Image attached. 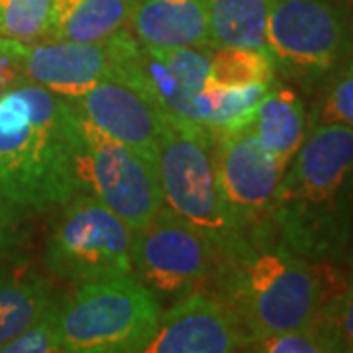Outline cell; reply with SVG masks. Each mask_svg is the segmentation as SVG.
<instances>
[{"mask_svg":"<svg viewBox=\"0 0 353 353\" xmlns=\"http://www.w3.org/2000/svg\"><path fill=\"white\" fill-rule=\"evenodd\" d=\"M271 0H208L212 50L252 48L265 51Z\"/></svg>","mask_w":353,"mask_h":353,"instance_id":"18","label":"cell"},{"mask_svg":"<svg viewBox=\"0 0 353 353\" xmlns=\"http://www.w3.org/2000/svg\"><path fill=\"white\" fill-rule=\"evenodd\" d=\"M128 32L150 50H212L208 0H134Z\"/></svg>","mask_w":353,"mask_h":353,"instance_id":"14","label":"cell"},{"mask_svg":"<svg viewBox=\"0 0 353 353\" xmlns=\"http://www.w3.org/2000/svg\"><path fill=\"white\" fill-rule=\"evenodd\" d=\"M79 179L83 192L112 208L134 232L163 208L157 163L114 139L77 112Z\"/></svg>","mask_w":353,"mask_h":353,"instance_id":"8","label":"cell"},{"mask_svg":"<svg viewBox=\"0 0 353 353\" xmlns=\"http://www.w3.org/2000/svg\"><path fill=\"white\" fill-rule=\"evenodd\" d=\"M157 175L165 206L212 241L222 261L250 245L228 210L216 175L214 138L206 128L163 116Z\"/></svg>","mask_w":353,"mask_h":353,"instance_id":"4","label":"cell"},{"mask_svg":"<svg viewBox=\"0 0 353 353\" xmlns=\"http://www.w3.org/2000/svg\"><path fill=\"white\" fill-rule=\"evenodd\" d=\"M14 53L18 59L22 81L36 83L53 94L75 101L102 81H112V55L106 41H16Z\"/></svg>","mask_w":353,"mask_h":353,"instance_id":"12","label":"cell"},{"mask_svg":"<svg viewBox=\"0 0 353 353\" xmlns=\"http://www.w3.org/2000/svg\"><path fill=\"white\" fill-rule=\"evenodd\" d=\"M316 124H341L353 130V65L330 83L314 116Z\"/></svg>","mask_w":353,"mask_h":353,"instance_id":"25","label":"cell"},{"mask_svg":"<svg viewBox=\"0 0 353 353\" xmlns=\"http://www.w3.org/2000/svg\"><path fill=\"white\" fill-rule=\"evenodd\" d=\"M318 322L334 340L336 352L353 353V275L345 281L343 289L322 308Z\"/></svg>","mask_w":353,"mask_h":353,"instance_id":"24","label":"cell"},{"mask_svg":"<svg viewBox=\"0 0 353 353\" xmlns=\"http://www.w3.org/2000/svg\"><path fill=\"white\" fill-rule=\"evenodd\" d=\"M150 50V48H148ZM163 61L179 83L190 92L199 94L210 75V48H175V50H150Z\"/></svg>","mask_w":353,"mask_h":353,"instance_id":"23","label":"cell"},{"mask_svg":"<svg viewBox=\"0 0 353 353\" xmlns=\"http://www.w3.org/2000/svg\"><path fill=\"white\" fill-rule=\"evenodd\" d=\"M271 240L316 263L345 259L353 236V130L316 124L279 181Z\"/></svg>","mask_w":353,"mask_h":353,"instance_id":"1","label":"cell"},{"mask_svg":"<svg viewBox=\"0 0 353 353\" xmlns=\"http://www.w3.org/2000/svg\"><path fill=\"white\" fill-rule=\"evenodd\" d=\"M55 306V304H53ZM61 352V341L55 326L53 308L46 316H41L36 324L24 330L20 336L10 340L0 353H57Z\"/></svg>","mask_w":353,"mask_h":353,"instance_id":"26","label":"cell"},{"mask_svg":"<svg viewBox=\"0 0 353 353\" xmlns=\"http://www.w3.org/2000/svg\"><path fill=\"white\" fill-rule=\"evenodd\" d=\"M71 104L90 124L157 163L163 116L134 88L102 81Z\"/></svg>","mask_w":353,"mask_h":353,"instance_id":"13","label":"cell"},{"mask_svg":"<svg viewBox=\"0 0 353 353\" xmlns=\"http://www.w3.org/2000/svg\"><path fill=\"white\" fill-rule=\"evenodd\" d=\"M265 51L283 75L312 85L338 71L350 51V32L326 0H271Z\"/></svg>","mask_w":353,"mask_h":353,"instance_id":"9","label":"cell"},{"mask_svg":"<svg viewBox=\"0 0 353 353\" xmlns=\"http://www.w3.org/2000/svg\"><path fill=\"white\" fill-rule=\"evenodd\" d=\"M132 275L159 304H173L214 285L222 255L212 241L163 206L134 232Z\"/></svg>","mask_w":353,"mask_h":353,"instance_id":"7","label":"cell"},{"mask_svg":"<svg viewBox=\"0 0 353 353\" xmlns=\"http://www.w3.org/2000/svg\"><path fill=\"white\" fill-rule=\"evenodd\" d=\"M77 110L30 81L0 92V199L50 210L83 192Z\"/></svg>","mask_w":353,"mask_h":353,"instance_id":"2","label":"cell"},{"mask_svg":"<svg viewBox=\"0 0 353 353\" xmlns=\"http://www.w3.org/2000/svg\"><path fill=\"white\" fill-rule=\"evenodd\" d=\"M245 350L259 353H330L336 352V343L316 318L314 322L301 328L259 338Z\"/></svg>","mask_w":353,"mask_h":353,"instance_id":"22","label":"cell"},{"mask_svg":"<svg viewBox=\"0 0 353 353\" xmlns=\"http://www.w3.org/2000/svg\"><path fill=\"white\" fill-rule=\"evenodd\" d=\"M67 353H138L153 338L161 304L134 275L75 285L53 306Z\"/></svg>","mask_w":353,"mask_h":353,"instance_id":"5","label":"cell"},{"mask_svg":"<svg viewBox=\"0 0 353 353\" xmlns=\"http://www.w3.org/2000/svg\"><path fill=\"white\" fill-rule=\"evenodd\" d=\"M134 230L90 192H77L61 206L48 236L43 261L61 281L81 285L132 275Z\"/></svg>","mask_w":353,"mask_h":353,"instance_id":"6","label":"cell"},{"mask_svg":"<svg viewBox=\"0 0 353 353\" xmlns=\"http://www.w3.org/2000/svg\"><path fill=\"white\" fill-rule=\"evenodd\" d=\"M271 87L273 83L250 87H218L206 83L201 92L208 102L206 130L212 134V138L250 126L257 104Z\"/></svg>","mask_w":353,"mask_h":353,"instance_id":"19","label":"cell"},{"mask_svg":"<svg viewBox=\"0 0 353 353\" xmlns=\"http://www.w3.org/2000/svg\"><path fill=\"white\" fill-rule=\"evenodd\" d=\"M345 281L332 263H316L263 241L222 261L212 290L230 306L250 345L314 322Z\"/></svg>","mask_w":353,"mask_h":353,"instance_id":"3","label":"cell"},{"mask_svg":"<svg viewBox=\"0 0 353 353\" xmlns=\"http://www.w3.org/2000/svg\"><path fill=\"white\" fill-rule=\"evenodd\" d=\"M275 67L263 50L252 48H216L210 55V75L206 83L218 87L271 85Z\"/></svg>","mask_w":353,"mask_h":353,"instance_id":"20","label":"cell"},{"mask_svg":"<svg viewBox=\"0 0 353 353\" xmlns=\"http://www.w3.org/2000/svg\"><path fill=\"white\" fill-rule=\"evenodd\" d=\"M24 208L0 199V259L6 257L22 240Z\"/></svg>","mask_w":353,"mask_h":353,"instance_id":"27","label":"cell"},{"mask_svg":"<svg viewBox=\"0 0 353 353\" xmlns=\"http://www.w3.org/2000/svg\"><path fill=\"white\" fill-rule=\"evenodd\" d=\"M53 0H0V38L41 41L50 28Z\"/></svg>","mask_w":353,"mask_h":353,"instance_id":"21","label":"cell"},{"mask_svg":"<svg viewBox=\"0 0 353 353\" xmlns=\"http://www.w3.org/2000/svg\"><path fill=\"white\" fill-rule=\"evenodd\" d=\"M218 183L241 236L250 243L271 240L269 216L283 169L248 128L214 136Z\"/></svg>","mask_w":353,"mask_h":353,"instance_id":"10","label":"cell"},{"mask_svg":"<svg viewBox=\"0 0 353 353\" xmlns=\"http://www.w3.org/2000/svg\"><path fill=\"white\" fill-rule=\"evenodd\" d=\"M57 303L51 285L28 263L0 267V350Z\"/></svg>","mask_w":353,"mask_h":353,"instance_id":"16","label":"cell"},{"mask_svg":"<svg viewBox=\"0 0 353 353\" xmlns=\"http://www.w3.org/2000/svg\"><path fill=\"white\" fill-rule=\"evenodd\" d=\"M250 130L285 171L308 136L303 101L292 88L273 85L257 104Z\"/></svg>","mask_w":353,"mask_h":353,"instance_id":"15","label":"cell"},{"mask_svg":"<svg viewBox=\"0 0 353 353\" xmlns=\"http://www.w3.org/2000/svg\"><path fill=\"white\" fill-rule=\"evenodd\" d=\"M134 0H53L46 39L102 43L126 30Z\"/></svg>","mask_w":353,"mask_h":353,"instance_id":"17","label":"cell"},{"mask_svg":"<svg viewBox=\"0 0 353 353\" xmlns=\"http://www.w3.org/2000/svg\"><path fill=\"white\" fill-rule=\"evenodd\" d=\"M248 338L220 296L194 290L161 310L145 353H230L245 350Z\"/></svg>","mask_w":353,"mask_h":353,"instance_id":"11","label":"cell"},{"mask_svg":"<svg viewBox=\"0 0 353 353\" xmlns=\"http://www.w3.org/2000/svg\"><path fill=\"white\" fill-rule=\"evenodd\" d=\"M345 261L350 265H353V236H352V243H350V248H347V253H345Z\"/></svg>","mask_w":353,"mask_h":353,"instance_id":"28","label":"cell"}]
</instances>
